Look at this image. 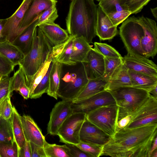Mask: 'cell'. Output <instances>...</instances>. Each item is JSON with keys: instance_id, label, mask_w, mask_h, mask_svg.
Here are the masks:
<instances>
[{"instance_id": "cell-1", "label": "cell", "mask_w": 157, "mask_h": 157, "mask_svg": "<svg viewBox=\"0 0 157 157\" xmlns=\"http://www.w3.org/2000/svg\"><path fill=\"white\" fill-rule=\"evenodd\" d=\"M157 123L117 131L103 147L102 155L113 157H149L157 136Z\"/></svg>"}, {"instance_id": "cell-2", "label": "cell", "mask_w": 157, "mask_h": 157, "mask_svg": "<svg viewBox=\"0 0 157 157\" xmlns=\"http://www.w3.org/2000/svg\"><path fill=\"white\" fill-rule=\"evenodd\" d=\"M98 7L94 0H72L66 19L69 35L82 37L89 44L96 35Z\"/></svg>"}, {"instance_id": "cell-3", "label": "cell", "mask_w": 157, "mask_h": 157, "mask_svg": "<svg viewBox=\"0 0 157 157\" xmlns=\"http://www.w3.org/2000/svg\"><path fill=\"white\" fill-rule=\"evenodd\" d=\"M83 64H61L58 97L73 101L84 89L89 81Z\"/></svg>"}, {"instance_id": "cell-4", "label": "cell", "mask_w": 157, "mask_h": 157, "mask_svg": "<svg viewBox=\"0 0 157 157\" xmlns=\"http://www.w3.org/2000/svg\"><path fill=\"white\" fill-rule=\"evenodd\" d=\"M52 47L37 26L33 33V44L29 52L24 56L21 66L25 76L34 75L46 60Z\"/></svg>"}, {"instance_id": "cell-5", "label": "cell", "mask_w": 157, "mask_h": 157, "mask_svg": "<svg viewBox=\"0 0 157 157\" xmlns=\"http://www.w3.org/2000/svg\"><path fill=\"white\" fill-rule=\"evenodd\" d=\"M109 91L118 107V121L133 113L150 95L148 91L132 86L121 87Z\"/></svg>"}, {"instance_id": "cell-6", "label": "cell", "mask_w": 157, "mask_h": 157, "mask_svg": "<svg viewBox=\"0 0 157 157\" xmlns=\"http://www.w3.org/2000/svg\"><path fill=\"white\" fill-rule=\"evenodd\" d=\"M119 34L127 54L137 58L146 57L141 45L144 31L137 17L133 16L124 20L119 27Z\"/></svg>"}, {"instance_id": "cell-7", "label": "cell", "mask_w": 157, "mask_h": 157, "mask_svg": "<svg viewBox=\"0 0 157 157\" xmlns=\"http://www.w3.org/2000/svg\"><path fill=\"white\" fill-rule=\"evenodd\" d=\"M118 107L116 104L102 106L86 114V119L112 137L116 132Z\"/></svg>"}, {"instance_id": "cell-8", "label": "cell", "mask_w": 157, "mask_h": 157, "mask_svg": "<svg viewBox=\"0 0 157 157\" xmlns=\"http://www.w3.org/2000/svg\"><path fill=\"white\" fill-rule=\"evenodd\" d=\"M86 114L74 112L64 121L58 129L57 135L59 141L65 144L77 145L80 142V132L86 119Z\"/></svg>"}, {"instance_id": "cell-9", "label": "cell", "mask_w": 157, "mask_h": 157, "mask_svg": "<svg viewBox=\"0 0 157 157\" xmlns=\"http://www.w3.org/2000/svg\"><path fill=\"white\" fill-rule=\"evenodd\" d=\"M129 115L130 120L124 128H132L157 123V98L150 94L146 100Z\"/></svg>"}, {"instance_id": "cell-10", "label": "cell", "mask_w": 157, "mask_h": 157, "mask_svg": "<svg viewBox=\"0 0 157 157\" xmlns=\"http://www.w3.org/2000/svg\"><path fill=\"white\" fill-rule=\"evenodd\" d=\"M143 30L144 35L141 40L142 49L145 56L153 58L157 53V26L153 19L144 16L137 17Z\"/></svg>"}, {"instance_id": "cell-11", "label": "cell", "mask_w": 157, "mask_h": 157, "mask_svg": "<svg viewBox=\"0 0 157 157\" xmlns=\"http://www.w3.org/2000/svg\"><path fill=\"white\" fill-rule=\"evenodd\" d=\"M116 104L115 101L109 91L104 90L85 99L72 101L71 108L73 112H81L87 114L100 107Z\"/></svg>"}, {"instance_id": "cell-12", "label": "cell", "mask_w": 157, "mask_h": 157, "mask_svg": "<svg viewBox=\"0 0 157 157\" xmlns=\"http://www.w3.org/2000/svg\"><path fill=\"white\" fill-rule=\"evenodd\" d=\"M33 0H23L14 13L6 18L2 30V34L12 43L20 34V27L25 14Z\"/></svg>"}, {"instance_id": "cell-13", "label": "cell", "mask_w": 157, "mask_h": 157, "mask_svg": "<svg viewBox=\"0 0 157 157\" xmlns=\"http://www.w3.org/2000/svg\"><path fill=\"white\" fill-rule=\"evenodd\" d=\"M72 102L71 100H62L55 105L50 113L47 128L48 134L57 135L62 124L73 113L71 108Z\"/></svg>"}, {"instance_id": "cell-14", "label": "cell", "mask_w": 157, "mask_h": 157, "mask_svg": "<svg viewBox=\"0 0 157 157\" xmlns=\"http://www.w3.org/2000/svg\"><path fill=\"white\" fill-rule=\"evenodd\" d=\"M111 137L92 124L86 118L79 133L80 141L103 146Z\"/></svg>"}, {"instance_id": "cell-15", "label": "cell", "mask_w": 157, "mask_h": 157, "mask_svg": "<svg viewBox=\"0 0 157 157\" xmlns=\"http://www.w3.org/2000/svg\"><path fill=\"white\" fill-rule=\"evenodd\" d=\"M66 43V41L52 47L46 60L36 73L31 76H25L26 85L30 91L29 96L47 73L51 62L60 54Z\"/></svg>"}, {"instance_id": "cell-16", "label": "cell", "mask_w": 157, "mask_h": 157, "mask_svg": "<svg viewBox=\"0 0 157 157\" xmlns=\"http://www.w3.org/2000/svg\"><path fill=\"white\" fill-rule=\"evenodd\" d=\"M123 63L128 70L157 78V66L146 57L137 58L128 54L123 57Z\"/></svg>"}, {"instance_id": "cell-17", "label": "cell", "mask_w": 157, "mask_h": 157, "mask_svg": "<svg viewBox=\"0 0 157 157\" xmlns=\"http://www.w3.org/2000/svg\"><path fill=\"white\" fill-rule=\"evenodd\" d=\"M82 63L89 79L98 78L104 75V57L94 48H91L85 61Z\"/></svg>"}, {"instance_id": "cell-18", "label": "cell", "mask_w": 157, "mask_h": 157, "mask_svg": "<svg viewBox=\"0 0 157 157\" xmlns=\"http://www.w3.org/2000/svg\"><path fill=\"white\" fill-rule=\"evenodd\" d=\"M57 2L56 0H33L21 25L20 34L44 11L56 6Z\"/></svg>"}, {"instance_id": "cell-19", "label": "cell", "mask_w": 157, "mask_h": 157, "mask_svg": "<svg viewBox=\"0 0 157 157\" xmlns=\"http://www.w3.org/2000/svg\"><path fill=\"white\" fill-rule=\"evenodd\" d=\"M117 26L114 25L102 8L98 7L96 34L101 40L112 39L118 32Z\"/></svg>"}, {"instance_id": "cell-20", "label": "cell", "mask_w": 157, "mask_h": 157, "mask_svg": "<svg viewBox=\"0 0 157 157\" xmlns=\"http://www.w3.org/2000/svg\"><path fill=\"white\" fill-rule=\"evenodd\" d=\"M20 118L26 140L44 147L47 142L33 119L30 116L25 115L21 116Z\"/></svg>"}, {"instance_id": "cell-21", "label": "cell", "mask_w": 157, "mask_h": 157, "mask_svg": "<svg viewBox=\"0 0 157 157\" xmlns=\"http://www.w3.org/2000/svg\"><path fill=\"white\" fill-rule=\"evenodd\" d=\"M38 26L52 47L64 43L69 38L67 30L54 22L45 23Z\"/></svg>"}, {"instance_id": "cell-22", "label": "cell", "mask_w": 157, "mask_h": 157, "mask_svg": "<svg viewBox=\"0 0 157 157\" xmlns=\"http://www.w3.org/2000/svg\"><path fill=\"white\" fill-rule=\"evenodd\" d=\"M125 86H132V84L128 69L123 63L109 77L105 90L110 91Z\"/></svg>"}, {"instance_id": "cell-23", "label": "cell", "mask_w": 157, "mask_h": 157, "mask_svg": "<svg viewBox=\"0 0 157 157\" xmlns=\"http://www.w3.org/2000/svg\"><path fill=\"white\" fill-rule=\"evenodd\" d=\"M38 18L26 28L12 43L21 52L24 56L26 55L31 49L34 32L35 28L37 26Z\"/></svg>"}, {"instance_id": "cell-24", "label": "cell", "mask_w": 157, "mask_h": 157, "mask_svg": "<svg viewBox=\"0 0 157 157\" xmlns=\"http://www.w3.org/2000/svg\"><path fill=\"white\" fill-rule=\"evenodd\" d=\"M132 86L149 92L157 86V78L128 70Z\"/></svg>"}, {"instance_id": "cell-25", "label": "cell", "mask_w": 157, "mask_h": 157, "mask_svg": "<svg viewBox=\"0 0 157 157\" xmlns=\"http://www.w3.org/2000/svg\"><path fill=\"white\" fill-rule=\"evenodd\" d=\"M107 82L103 76L98 78L89 79L84 89L72 101L85 99L105 90Z\"/></svg>"}, {"instance_id": "cell-26", "label": "cell", "mask_w": 157, "mask_h": 157, "mask_svg": "<svg viewBox=\"0 0 157 157\" xmlns=\"http://www.w3.org/2000/svg\"><path fill=\"white\" fill-rule=\"evenodd\" d=\"M20 117L21 115L15 108L13 106V112L9 119L11 124L14 140L17 145L19 152L26 141Z\"/></svg>"}, {"instance_id": "cell-27", "label": "cell", "mask_w": 157, "mask_h": 157, "mask_svg": "<svg viewBox=\"0 0 157 157\" xmlns=\"http://www.w3.org/2000/svg\"><path fill=\"white\" fill-rule=\"evenodd\" d=\"M91 48L90 44L83 37L75 36L71 58V60L75 63L84 62Z\"/></svg>"}, {"instance_id": "cell-28", "label": "cell", "mask_w": 157, "mask_h": 157, "mask_svg": "<svg viewBox=\"0 0 157 157\" xmlns=\"http://www.w3.org/2000/svg\"><path fill=\"white\" fill-rule=\"evenodd\" d=\"M10 88L12 93L13 91H18L24 99L29 98V90L26 85L24 72L20 66L13 75L10 77Z\"/></svg>"}, {"instance_id": "cell-29", "label": "cell", "mask_w": 157, "mask_h": 157, "mask_svg": "<svg viewBox=\"0 0 157 157\" xmlns=\"http://www.w3.org/2000/svg\"><path fill=\"white\" fill-rule=\"evenodd\" d=\"M0 53L9 59L15 66L20 65L24 58L21 52L7 40L0 44Z\"/></svg>"}, {"instance_id": "cell-30", "label": "cell", "mask_w": 157, "mask_h": 157, "mask_svg": "<svg viewBox=\"0 0 157 157\" xmlns=\"http://www.w3.org/2000/svg\"><path fill=\"white\" fill-rule=\"evenodd\" d=\"M61 63L54 60L50 73L47 94L57 100L58 90L60 78Z\"/></svg>"}, {"instance_id": "cell-31", "label": "cell", "mask_w": 157, "mask_h": 157, "mask_svg": "<svg viewBox=\"0 0 157 157\" xmlns=\"http://www.w3.org/2000/svg\"><path fill=\"white\" fill-rule=\"evenodd\" d=\"M44 147L46 157H72L66 144L59 145L47 142Z\"/></svg>"}, {"instance_id": "cell-32", "label": "cell", "mask_w": 157, "mask_h": 157, "mask_svg": "<svg viewBox=\"0 0 157 157\" xmlns=\"http://www.w3.org/2000/svg\"><path fill=\"white\" fill-rule=\"evenodd\" d=\"M126 0H101L98 4L107 14L123 10H127L124 5Z\"/></svg>"}, {"instance_id": "cell-33", "label": "cell", "mask_w": 157, "mask_h": 157, "mask_svg": "<svg viewBox=\"0 0 157 157\" xmlns=\"http://www.w3.org/2000/svg\"><path fill=\"white\" fill-rule=\"evenodd\" d=\"M75 36L69 35L66 45L60 54L54 60L62 64L73 65L75 64L71 60Z\"/></svg>"}, {"instance_id": "cell-34", "label": "cell", "mask_w": 157, "mask_h": 157, "mask_svg": "<svg viewBox=\"0 0 157 157\" xmlns=\"http://www.w3.org/2000/svg\"><path fill=\"white\" fill-rule=\"evenodd\" d=\"M14 141L10 119L0 117V142L11 143Z\"/></svg>"}, {"instance_id": "cell-35", "label": "cell", "mask_w": 157, "mask_h": 157, "mask_svg": "<svg viewBox=\"0 0 157 157\" xmlns=\"http://www.w3.org/2000/svg\"><path fill=\"white\" fill-rule=\"evenodd\" d=\"M53 61L51 63L47 73L36 86L30 95L29 98L31 99L39 98L43 94L47 93L49 86V74L53 64Z\"/></svg>"}, {"instance_id": "cell-36", "label": "cell", "mask_w": 157, "mask_h": 157, "mask_svg": "<svg viewBox=\"0 0 157 157\" xmlns=\"http://www.w3.org/2000/svg\"><path fill=\"white\" fill-rule=\"evenodd\" d=\"M105 73L103 76L107 81L112 73L123 63V57H104Z\"/></svg>"}, {"instance_id": "cell-37", "label": "cell", "mask_w": 157, "mask_h": 157, "mask_svg": "<svg viewBox=\"0 0 157 157\" xmlns=\"http://www.w3.org/2000/svg\"><path fill=\"white\" fill-rule=\"evenodd\" d=\"M94 49L104 57H120L121 55L113 48L104 43L95 42Z\"/></svg>"}, {"instance_id": "cell-38", "label": "cell", "mask_w": 157, "mask_h": 157, "mask_svg": "<svg viewBox=\"0 0 157 157\" xmlns=\"http://www.w3.org/2000/svg\"><path fill=\"white\" fill-rule=\"evenodd\" d=\"M19 150L16 143L0 142V157H18Z\"/></svg>"}, {"instance_id": "cell-39", "label": "cell", "mask_w": 157, "mask_h": 157, "mask_svg": "<svg viewBox=\"0 0 157 157\" xmlns=\"http://www.w3.org/2000/svg\"><path fill=\"white\" fill-rule=\"evenodd\" d=\"M76 145L92 157H99L102 155L103 146L81 141Z\"/></svg>"}, {"instance_id": "cell-40", "label": "cell", "mask_w": 157, "mask_h": 157, "mask_svg": "<svg viewBox=\"0 0 157 157\" xmlns=\"http://www.w3.org/2000/svg\"><path fill=\"white\" fill-rule=\"evenodd\" d=\"M58 17L56 6H52L44 11L39 16L37 26L45 23L54 22Z\"/></svg>"}, {"instance_id": "cell-41", "label": "cell", "mask_w": 157, "mask_h": 157, "mask_svg": "<svg viewBox=\"0 0 157 157\" xmlns=\"http://www.w3.org/2000/svg\"><path fill=\"white\" fill-rule=\"evenodd\" d=\"M150 0H126L124 6L127 10L132 14H136L140 12L144 6Z\"/></svg>"}, {"instance_id": "cell-42", "label": "cell", "mask_w": 157, "mask_h": 157, "mask_svg": "<svg viewBox=\"0 0 157 157\" xmlns=\"http://www.w3.org/2000/svg\"><path fill=\"white\" fill-rule=\"evenodd\" d=\"M10 97L8 95L0 103V117L5 120L10 119L13 112Z\"/></svg>"}, {"instance_id": "cell-43", "label": "cell", "mask_w": 157, "mask_h": 157, "mask_svg": "<svg viewBox=\"0 0 157 157\" xmlns=\"http://www.w3.org/2000/svg\"><path fill=\"white\" fill-rule=\"evenodd\" d=\"M15 67L9 59L0 53V75L3 77L8 76Z\"/></svg>"}, {"instance_id": "cell-44", "label": "cell", "mask_w": 157, "mask_h": 157, "mask_svg": "<svg viewBox=\"0 0 157 157\" xmlns=\"http://www.w3.org/2000/svg\"><path fill=\"white\" fill-rule=\"evenodd\" d=\"M131 14V12L128 10H123L108 14L107 15L113 24L117 26Z\"/></svg>"}, {"instance_id": "cell-45", "label": "cell", "mask_w": 157, "mask_h": 157, "mask_svg": "<svg viewBox=\"0 0 157 157\" xmlns=\"http://www.w3.org/2000/svg\"><path fill=\"white\" fill-rule=\"evenodd\" d=\"M12 93L10 88V77H3L0 81V103Z\"/></svg>"}, {"instance_id": "cell-46", "label": "cell", "mask_w": 157, "mask_h": 157, "mask_svg": "<svg viewBox=\"0 0 157 157\" xmlns=\"http://www.w3.org/2000/svg\"><path fill=\"white\" fill-rule=\"evenodd\" d=\"M66 144L69 149L71 154L72 157H92L76 145Z\"/></svg>"}, {"instance_id": "cell-47", "label": "cell", "mask_w": 157, "mask_h": 157, "mask_svg": "<svg viewBox=\"0 0 157 157\" xmlns=\"http://www.w3.org/2000/svg\"><path fill=\"white\" fill-rule=\"evenodd\" d=\"M31 157H46L44 147L30 142Z\"/></svg>"}, {"instance_id": "cell-48", "label": "cell", "mask_w": 157, "mask_h": 157, "mask_svg": "<svg viewBox=\"0 0 157 157\" xmlns=\"http://www.w3.org/2000/svg\"><path fill=\"white\" fill-rule=\"evenodd\" d=\"M18 157H31L30 142L26 140L24 145L19 151Z\"/></svg>"}, {"instance_id": "cell-49", "label": "cell", "mask_w": 157, "mask_h": 157, "mask_svg": "<svg viewBox=\"0 0 157 157\" xmlns=\"http://www.w3.org/2000/svg\"><path fill=\"white\" fill-rule=\"evenodd\" d=\"M131 116H126L118 121L116 131L119 129L124 128L129 123Z\"/></svg>"}, {"instance_id": "cell-50", "label": "cell", "mask_w": 157, "mask_h": 157, "mask_svg": "<svg viewBox=\"0 0 157 157\" xmlns=\"http://www.w3.org/2000/svg\"><path fill=\"white\" fill-rule=\"evenodd\" d=\"M6 21L5 19H0V44L5 42L7 40L6 37L2 34V30Z\"/></svg>"}, {"instance_id": "cell-51", "label": "cell", "mask_w": 157, "mask_h": 157, "mask_svg": "<svg viewBox=\"0 0 157 157\" xmlns=\"http://www.w3.org/2000/svg\"><path fill=\"white\" fill-rule=\"evenodd\" d=\"M157 136H156L154 139L152 144L151 145L150 149V151L149 154V157H150V156L152 153L155 150L157 149Z\"/></svg>"}, {"instance_id": "cell-52", "label": "cell", "mask_w": 157, "mask_h": 157, "mask_svg": "<svg viewBox=\"0 0 157 157\" xmlns=\"http://www.w3.org/2000/svg\"><path fill=\"white\" fill-rule=\"evenodd\" d=\"M157 86H156L155 88H153L149 92L150 95L153 97L157 98Z\"/></svg>"}, {"instance_id": "cell-53", "label": "cell", "mask_w": 157, "mask_h": 157, "mask_svg": "<svg viewBox=\"0 0 157 157\" xmlns=\"http://www.w3.org/2000/svg\"><path fill=\"white\" fill-rule=\"evenodd\" d=\"M151 10L152 15L153 16L155 20H157V7H156L153 8H151Z\"/></svg>"}, {"instance_id": "cell-54", "label": "cell", "mask_w": 157, "mask_h": 157, "mask_svg": "<svg viewBox=\"0 0 157 157\" xmlns=\"http://www.w3.org/2000/svg\"><path fill=\"white\" fill-rule=\"evenodd\" d=\"M150 157H157V149L155 150L152 152Z\"/></svg>"}, {"instance_id": "cell-55", "label": "cell", "mask_w": 157, "mask_h": 157, "mask_svg": "<svg viewBox=\"0 0 157 157\" xmlns=\"http://www.w3.org/2000/svg\"><path fill=\"white\" fill-rule=\"evenodd\" d=\"M3 77L0 74V81Z\"/></svg>"}, {"instance_id": "cell-56", "label": "cell", "mask_w": 157, "mask_h": 157, "mask_svg": "<svg viewBox=\"0 0 157 157\" xmlns=\"http://www.w3.org/2000/svg\"><path fill=\"white\" fill-rule=\"evenodd\" d=\"M96 0V1H98V2H100V1L101 0Z\"/></svg>"}, {"instance_id": "cell-57", "label": "cell", "mask_w": 157, "mask_h": 157, "mask_svg": "<svg viewBox=\"0 0 157 157\" xmlns=\"http://www.w3.org/2000/svg\"></svg>"}]
</instances>
